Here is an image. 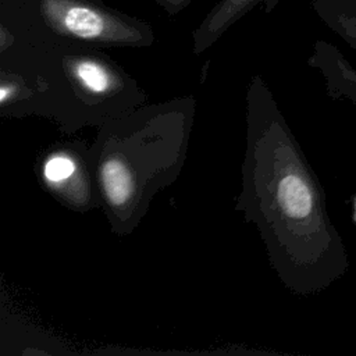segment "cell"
I'll return each instance as SVG.
<instances>
[{
	"mask_svg": "<svg viewBox=\"0 0 356 356\" xmlns=\"http://www.w3.org/2000/svg\"><path fill=\"white\" fill-rule=\"evenodd\" d=\"M156 1L168 15L174 17L179 11L186 8L192 0H156Z\"/></svg>",
	"mask_w": 356,
	"mask_h": 356,
	"instance_id": "52a82bcc",
	"label": "cell"
},
{
	"mask_svg": "<svg viewBox=\"0 0 356 356\" xmlns=\"http://www.w3.org/2000/svg\"><path fill=\"white\" fill-rule=\"evenodd\" d=\"M0 81L3 115H44L68 134L102 125L146 103L136 81L96 50L64 53L56 78L29 79L3 68Z\"/></svg>",
	"mask_w": 356,
	"mask_h": 356,
	"instance_id": "7a4b0ae2",
	"label": "cell"
},
{
	"mask_svg": "<svg viewBox=\"0 0 356 356\" xmlns=\"http://www.w3.org/2000/svg\"><path fill=\"white\" fill-rule=\"evenodd\" d=\"M264 0H220L193 31V53L200 54L213 46L235 22Z\"/></svg>",
	"mask_w": 356,
	"mask_h": 356,
	"instance_id": "5b68a950",
	"label": "cell"
},
{
	"mask_svg": "<svg viewBox=\"0 0 356 356\" xmlns=\"http://www.w3.org/2000/svg\"><path fill=\"white\" fill-rule=\"evenodd\" d=\"M312 7L330 26L356 36V0H313Z\"/></svg>",
	"mask_w": 356,
	"mask_h": 356,
	"instance_id": "8992f818",
	"label": "cell"
},
{
	"mask_svg": "<svg viewBox=\"0 0 356 356\" xmlns=\"http://www.w3.org/2000/svg\"><path fill=\"white\" fill-rule=\"evenodd\" d=\"M38 13L57 36L100 47H147L154 43L152 26L120 13L103 0H38Z\"/></svg>",
	"mask_w": 356,
	"mask_h": 356,
	"instance_id": "3957f363",
	"label": "cell"
},
{
	"mask_svg": "<svg viewBox=\"0 0 356 356\" xmlns=\"http://www.w3.org/2000/svg\"><path fill=\"white\" fill-rule=\"evenodd\" d=\"M57 150L46 156L42 164V179L53 196L64 206L86 211L99 206V196L89 160V149Z\"/></svg>",
	"mask_w": 356,
	"mask_h": 356,
	"instance_id": "277c9868",
	"label": "cell"
},
{
	"mask_svg": "<svg viewBox=\"0 0 356 356\" xmlns=\"http://www.w3.org/2000/svg\"><path fill=\"white\" fill-rule=\"evenodd\" d=\"M195 102L142 104L100 125L89 147L99 196L111 229L128 235L154 195L178 178L189 147Z\"/></svg>",
	"mask_w": 356,
	"mask_h": 356,
	"instance_id": "6da1fadb",
	"label": "cell"
},
{
	"mask_svg": "<svg viewBox=\"0 0 356 356\" xmlns=\"http://www.w3.org/2000/svg\"><path fill=\"white\" fill-rule=\"evenodd\" d=\"M280 0H264V11L270 13L274 10V7L278 4Z\"/></svg>",
	"mask_w": 356,
	"mask_h": 356,
	"instance_id": "ba28073f",
	"label": "cell"
}]
</instances>
